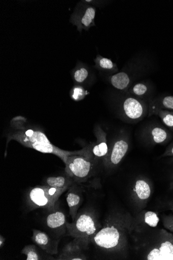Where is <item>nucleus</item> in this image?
<instances>
[{"mask_svg":"<svg viewBox=\"0 0 173 260\" xmlns=\"http://www.w3.org/2000/svg\"><path fill=\"white\" fill-rule=\"evenodd\" d=\"M135 225V217L128 212H115L105 220L91 243L108 254L124 256L127 255Z\"/></svg>","mask_w":173,"mask_h":260,"instance_id":"1","label":"nucleus"},{"mask_svg":"<svg viewBox=\"0 0 173 260\" xmlns=\"http://www.w3.org/2000/svg\"><path fill=\"white\" fill-rule=\"evenodd\" d=\"M11 127L8 136L7 145L10 141L15 140L24 147L43 153L54 154L59 157L64 164L67 157L73 155L93 158L90 146L76 151L62 150L52 144L43 132L28 126L25 117L18 116L13 118Z\"/></svg>","mask_w":173,"mask_h":260,"instance_id":"2","label":"nucleus"},{"mask_svg":"<svg viewBox=\"0 0 173 260\" xmlns=\"http://www.w3.org/2000/svg\"><path fill=\"white\" fill-rule=\"evenodd\" d=\"M130 240L133 249L140 259L173 260V233L170 231L135 226Z\"/></svg>","mask_w":173,"mask_h":260,"instance_id":"3","label":"nucleus"},{"mask_svg":"<svg viewBox=\"0 0 173 260\" xmlns=\"http://www.w3.org/2000/svg\"><path fill=\"white\" fill-rule=\"evenodd\" d=\"M154 65L152 59L147 56H135L128 61L121 72L110 77V83L116 89L126 92L137 78L149 73Z\"/></svg>","mask_w":173,"mask_h":260,"instance_id":"4","label":"nucleus"},{"mask_svg":"<svg viewBox=\"0 0 173 260\" xmlns=\"http://www.w3.org/2000/svg\"><path fill=\"white\" fill-rule=\"evenodd\" d=\"M66 226L68 235L74 239L83 240L89 243L102 227L94 212L90 210L78 212L76 219L72 223L66 222Z\"/></svg>","mask_w":173,"mask_h":260,"instance_id":"5","label":"nucleus"},{"mask_svg":"<svg viewBox=\"0 0 173 260\" xmlns=\"http://www.w3.org/2000/svg\"><path fill=\"white\" fill-rule=\"evenodd\" d=\"M66 190L45 185L33 187L27 194V204L32 210L43 208L52 211L57 208L59 198Z\"/></svg>","mask_w":173,"mask_h":260,"instance_id":"6","label":"nucleus"},{"mask_svg":"<svg viewBox=\"0 0 173 260\" xmlns=\"http://www.w3.org/2000/svg\"><path fill=\"white\" fill-rule=\"evenodd\" d=\"M124 93L119 108L121 117L129 123H136L142 121L148 115L150 102Z\"/></svg>","mask_w":173,"mask_h":260,"instance_id":"7","label":"nucleus"},{"mask_svg":"<svg viewBox=\"0 0 173 260\" xmlns=\"http://www.w3.org/2000/svg\"><path fill=\"white\" fill-rule=\"evenodd\" d=\"M93 159L79 155L68 156L65 163L66 175L76 183L86 181L93 173Z\"/></svg>","mask_w":173,"mask_h":260,"instance_id":"8","label":"nucleus"},{"mask_svg":"<svg viewBox=\"0 0 173 260\" xmlns=\"http://www.w3.org/2000/svg\"><path fill=\"white\" fill-rule=\"evenodd\" d=\"M129 148V138L125 133L120 135L109 147L107 155L103 158L107 169L116 168L127 154Z\"/></svg>","mask_w":173,"mask_h":260,"instance_id":"9","label":"nucleus"},{"mask_svg":"<svg viewBox=\"0 0 173 260\" xmlns=\"http://www.w3.org/2000/svg\"><path fill=\"white\" fill-rule=\"evenodd\" d=\"M172 137L167 128L157 122L151 123L144 130V139L152 146L166 145Z\"/></svg>","mask_w":173,"mask_h":260,"instance_id":"10","label":"nucleus"},{"mask_svg":"<svg viewBox=\"0 0 173 260\" xmlns=\"http://www.w3.org/2000/svg\"><path fill=\"white\" fill-rule=\"evenodd\" d=\"M90 243L86 241L74 239L67 244L57 257L60 260H85L87 257L84 253Z\"/></svg>","mask_w":173,"mask_h":260,"instance_id":"11","label":"nucleus"},{"mask_svg":"<svg viewBox=\"0 0 173 260\" xmlns=\"http://www.w3.org/2000/svg\"><path fill=\"white\" fill-rule=\"evenodd\" d=\"M84 3L75 18L76 24L80 32L82 30H88L91 27L95 26L94 19L96 8L85 2Z\"/></svg>","mask_w":173,"mask_h":260,"instance_id":"12","label":"nucleus"},{"mask_svg":"<svg viewBox=\"0 0 173 260\" xmlns=\"http://www.w3.org/2000/svg\"><path fill=\"white\" fill-rule=\"evenodd\" d=\"M153 191L150 181L145 177H139L132 187L133 199L140 204H145L150 199Z\"/></svg>","mask_w":173,"mask_h":260,"instance_id":"13","label":"nucleus"},{"mask_svg":"<svg viewBox=\"0 0 173 260\" xmlns=\"http://www.w3.org/2000/svg\"><path fill=\"white\" fill-rule=\"evenodd\" d=\"M32 240L46 253L54 255L58 253L59 240H53L46 233L38 230H33Z\"/></svg>","mask_w":173,"mask_h":260,"instance_id":"14","label":"nucleus"},{"mask_svg":"<svg viewBox=\"0 0 173 260\" xmlns=\"http://www.w3.org/2000/svg\"><path fill=\"white\" fill-rule=\"evenodd\" d=\"M155 86L150 81L134 83L126 92L135 98L150 102L155 96Z\"/></svg>","mask_w":173,"mask_h":260,"instance_id":"15","label":"nucleus"},{"mask_svg":"<svg viewBox=\"0 0 173 260\" xmlns=\"http://www.w3.org/2000/svg\"><path fill=\"white\" fill-rule=\"evenodd\" d=\"M94 134L96 138L95 143L90 146L92 156L105 157L108 153L109 147L108 145L107 134L100 126H95Z\"/></svg>","mask_w":173,"mask_h":260,"instance_id":"16","label":"nucleus"},{"mask_svg":"<svg viewBox=\"0 0 173 260\" xmlns=\"http://www.w3.org/2000/svg\"><path fill=\"white\" fill-rule=\"evenodd\" d=\"M66 219L63 212L57 208L51 211L46 218L47 226L57 233L64 234L66 230Z\"/></svg>","mask_w":173,"mask_h":260,"instance_id":"17","label":"nucleus"},{"mask_svg":"<svg viewBox=\"0 0 173 260\" xmlns=\"http://www.w3.org/2000/svg\"><path fill=\"white\" fill-rule=\"evenodd\" d=\"M66 197L70 215L73 221L78 215L79 209L82 203V194L78 190V187L74 186L73 183L69 187Z\"/></svg>","mask_w":173,"mask_h":260,"instance_id":"18","label":"nucleus"},{"mask_svg":"<svg viewBox=\"0 0 173 260\" xmlns=\"http://www.w3.org/2000/svg\"><path fill=\"white\" fill-rule=\"evenodd\" d=\"M159 110L173 112V95L162 94L152 99L149 103V112L148 116L151 117L154 112Z\"/></svg>","mask_w":173,"mask_h":260,"instance_id":"19","label":"nucleus"},{"mask_svg":"<svg viewBox=\"0 0 173 260\" xmlns=\"http://www.w3.org/2000/svg\"><path fill=\"white\" fill-rule=\"evenodd\" d=\"M135 226L157 228L160 221L156 212L152 211H143L135 217Z\"/></svg>","mask_w":173,"mask_h":260,"instance_id":"20","label":"nucleus"},{"mask_svg":"<svg viewBox=\"0 0 173 260\" xmlns=\"http://www.w3.org/2000/svg\"><path fill=\"white\" fill-rule=\"evenodd\" d=\"M94 61L95 64V68L98 70L115 73V74L118 73L116 63L113 62L111 59L103 57L100 55H97Z\"/></svg>","mask_w":173,"mask_h":260,"instance_id":"21","label":"nucleus"},{"mask_svg":"<svg viewBox=\"0 0 173 260\" xmlns=\"http://www.w3.org/2000/svg\"><path fill=\"white\" fill-rule=\"evenodd\" d=\"M74 182L67 175L66 177L58 176L48 177L45 181V185L57 188L68 189Z\"/></svg>","mask_w":173,"mask_h":260,"instance_id":"22","label":"nucleus"},{"mask_svg":"<svg viewBox=\"0 0 173 260\" xmlns=\"http://www.w3.org/2000/svg\"><path fill=\"white\" fill-rule=\"evenodd\" d=\"M158 116L163 124L169 131L173 132V112L165 110H159L154 112L152 115Z\"/></svg>","mask_w":173,"mask_h":260,"instance_id":"23","label":"nucleus"},{"mask_svg":"<svg viewBox=\"0 0 173 260\" xmlns=\"http://www.w3.org/2000/svg\"><path fill=\"white\" fill-rule=\"evenodd\" d=\"M89 69L84 66H81L74 72V79L79 84H83L87 81L90 77Z\"/></svg>","mask_w":173,"mask_h":260,"instance_id":"24","label":"nucleus"},{"mask_svg":"<svg viewBox=\"0 0 173 260\" xmlns=\"http://www.w3.org/2000/svg\"><path fill=\"white\" fill-rule=\"evenodd\" d=\"M21 253L26 256L27 260H40L43 259L36 246L29 245L24 247Z\"/></svg>","mask_w":173,"mask_h":260,"instance_id":"25","label":"nucleus"},{"mask_svg":"<svg viewBox=\"0 0 173 260\" xmlns=\"http://www.w3.org/2000/svg\"><path fill=\"white\" fill-rule=\"evenodd\" d=\"M88 91L81 86L74 87L71 91L72 99L76 102H79L86 96Z\"/></svg>","mask_w":173,"mask_h":260,"instance_id":"26","label":"nucleus"},{"mask_svg":"<svg viewBox=\"0 0 173 260\" xmlns=\"http://www.w3.org/2000/svg\"><path fill=\"white\" fill-rule=\"evenodd\" d=\"M162 221L164 227L166 230L173 233V215H163L162 216Z\"/></svg>","mask_w":173,"mask_h":260,"instance_id":"27","label":"nucleus"},{"mask_svg":"<svg viewBox=\"0 0 173 260\" xmlns=\"http://www.w3.org/2000/svg\"><path fill=\"white\" fill-rule=\"evenodd\" d=\"M171 156H173V142L167 146L161 157Z\"/></svg>","mask_w":173,"mask_h":260,"instance_id":"28","label":"nucleus"},{"mask_svg":"<svg viewBox=\"0 0 173 260\" xmlns=\"http://www.w3.org/2000/svg\"><path fill=\"white\" fill-rule=\"evenodd\" d=\"M171 190L173 193V173L171 176V183H170V188ZM168 209L173 212V196L171 198V199L168 201L167 204Z\"/></svg>","mask_w":173,"mask_h":260,"instance_id":"29","label":"nucleus"},{"mask_svg":"<svg viewBox=\"0 0 173 260\" xmlns=\"http://www.w3.org/2000/svg\"><path fill=\"white\" fill-rule=\"evenodd\" d=\"M5 242L6 239L1 235L0 236V248H2L4 247Z\"/></svg>","mask_w":173,"mask_h":260,"instance_id":"30","label":"nucleus"}]
</instances>
